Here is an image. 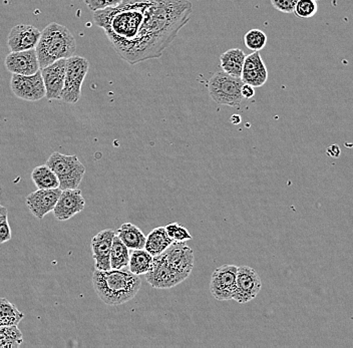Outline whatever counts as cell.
Segmentation results:
<instances>
[{"label":"cell","instance_id":"obj_1","mask_svg":"<svg viewBox=\"0 0 353 348\" xmlns=\"http://www.w3.org/2000/svg\"><path fill=\"white\" fill-rule=\"evenodd\" d=\"M193 14L190 0H145L143 23L123 61L137 65L159 59Z\"/></svg>","mask_w":353,"mask_h":348},{"label":"cell","instance_id":"obj_2","mask_svg":"<svg viewBox=\"0 0 353 348\" xmlns=\"http://www.w3.org/2000/svg\"><path fill=\"white\" fill-rule=\"evenodd\" d=\"M94 291L103 303L119 306L132 300L142 287L140 276L125 269L94 270Z\"/></svg>","mask_w":353,"mask_h":348},{"label":"cell","instance_id":"obj_3","mask_svg":"<svg viewBox=\"0 0 353 348\" xmlns=\"http://www.w3.org/2000/svg\"><path fill=\"white\" fill-rule=\"evenodd\" d=\"M35 52L41 70L59 59L74 56L77 52L76 39L65 25L52 23L41 32Z\"/></svg>","mask_w":353,"mask_h":348},{"label":"cell","instance_id":"obj_4","mask_svg":"<svg viewBox=\"0 0 353 348\" xmlns=\"http://www.w3.org/2000/svg\"><path fill=\"white\" fill-rule=\"evenodd\" d=\"M243 83L241 78L219 70L211 76L207 87L210 96L216 103L239 109L244 100L241 94Z\"/></svg>","mask_w":353,"mask_h":348},{"label":"cell","instance_id":"obj_5","mask_svg":"<svg viewBox=\"0 0 353 348\" xmlns=\"http://www.w3.org/2000/svg\"><path fill=\"white\" fill-rule=\"evenodd\" d=\"M46 165L59 178L61 191L79 188L85 174V167L76 155L68 156L54 152L46 161Z\"/></svg>","mask_w":353,"mask_h":348},{"label":"cell","instance_id":"obj_6","mask_svg":"<svg viewBox=\"0 0 353 348\" xmlns=\"http://www.w3.org/2000/svg\"><path fill=\"white\" fill-rule=\"evenodd\" d=\"M90 68V63L83 57L72 56L66 59L65 85L61 100L77 103L81 99V88Z\"/></svg>","mask_w":353,"mask_h":348},{"label":"cell","instance_id":"obj_7","mask_svg":"<svg viewBox=\"0 0 353 348\" xmlns=\"http://www.w3.org/2000/svg\"><path fill=\"white\" fill-rule=\"evenodd\" d=\"M157 257L186 279L191 274L195 263L194 251L186 245V242L174 241L165 252Z\"/></svg>","mask_w":353,"mask_h":348},{"label":"cell","instance_id":"obj_8","mask_svg":"<svg viewBox=\"0 0 353 348\" xmlns=\"http://www.w3.org/2000/svg\"><path fill=\"white\" fill-rule=\"evenodd\" d=\"M237 270V266L225 264L214 271L210 281V291L216 300H233Z\"/></svg>","mask_w":353,"mask_h":348},{"label":"cell","instance_id":"obj_9","mask_svg":"<svg viewBox=\"0 0 353 348\" xmlns=\"http://www.w3.org/2000/svg\"><path fill=\"white\" fill-rule=\"evenodd\" d=\"M10 88L14 96L23 101H37L46 98V87L41 70L32 76L13 74Z\"/></svg>","mask_w":353,"mask_h":348},{"label":"cell","instance_id":"obj_10","mask_svg":"<svg viewBox=\"0 0 353 348\" xmlns=\"http://www.w3.org/2000/svg\"><path fill=\"white\" fill-rule=\"evenodd\" d=\"M262 281L259 274L249 266H240L236 277V290L233 300L238 303H248L261 291Z\"/></svg>","mask_w":353,"mask_h":348},{"label":"cell","instance_id":"obj_11","mask_svg":"<svg viewBox=\"0 0 353 348\" xmlns=\"http://www.w3.org/2000/svg\"><path fill=\"white\" fill-rule=\"evenodd\" d=\"M61 194L59 188L37 189L26 196V206L37 219H43L44 216L54 211Z\"/></svg>","mask_w":353,"mask_h":348},{"label":"cell","instance_id":"obj_12","mask_svg":"<svg viewBox=\"0 0 353 348\" xmlns=\"http://www.w3.org/2000/svg\"><path fill=\"white\" fill-rule=\"evenodd\" d=\"M85 207V200L81 191L79 189H70L61 191L52 213L59 221H68L77 214L83 212Z\"/></svg>","mask_w":353,"mask_h":348},{"label":"cell","instance_id":"obj_13","mask_svg":"<svg viewBox=\"0 0 353 348\" xmlns=\"http://www.w3.org/2000/svg\"><path fill=\"white\" fill-rule=\"evenodd\" d=\"M66 59H59L52 65L41 68L46 98L48 100H61V92L65 85Z\"/></svg>","mask_w":353,"mask_h":348},{"label":"cell","instance_id":"obj_14","mask_svg":"<svg viewBox=\"0 0 353 348\" xmlns=\"http://www.w3.org/2000/svg\"><path fill=\"white\" fill-rule=\"evenodd\" d=\"M148 283L156 289H170L186 280L184 276L168 267L158 257H154L151 270L145 274Z\"/></svg>","mask_w":353,"mask_h":348},{"label":"cell","instance_id":"obj_15","mask_svg":"<svg viewBox=\"0 0 353 348\" xmlns=\"http://www.w3.org/2000/svg\"><path fill=\"white\" fill-rule=\"evenodd\" d=\"M6 70L19 76H32L41 70L35 48L24 52H11L4 61Z\"/></svg>","mask_w":353,"mask_h":348},{"label":"cell","instance_id":"obj_16","mask_svg":"<svg viewBox=\"0 0 353 348\" xmlns=\"http://www.w3.org/2000/svg\"><path fill=\"white\" fill-rule=\"evenodd\" d=\"M41 30L28 24H19L11 28L8 37L10 52H24L37 48L41 37Z\"/></svg>","mask_w":353,"mask_h":348},{"label":"cell","instance_id":"obj_17","mask_svg":"<svg viewBox=\"0 0 353 348\" xmlns=\"http://www.w3.org/2000/svg\"><path fill=\"white\" fill-rule=\"evenodd\" d=\"M117 233L112 229L101 231L92 240V257L97 270H110V250Z\"/></svg>","mask_w":353,"mask_h":348},{"label":"cell","instance_id":"obj_18","mask_svg":"<svg viewBox=\"0 0 353 348\" xmlns=\"http://www.w3.org/2000/svg\"><path fill=\"white\" fill-rule=\"evenodd\" d=\"M241 79L253 88L263 87L268 79V70L259 52H253L245 57Z\"/></svg>","mask_w":353,"mask_h":348},{"label":"cell","instance_id":"obj_19","mask_svg":"<svg viewBox=\"0 0 353 348\" xmlns=\"http://www.w3.org/2000/svg\"><path fill=\"white\" fill-rule=\"evenodd\" d=\"M244 52L240 48H231L220 57V67L223 72L235 78H241L245 61Z\"/></svg>","mask_w":353,"mask_h":348},{"label":"cell","instance_id":"obj_20","mask_svg":"<svg viewBox=\"0 0 353 348\" xmlns=\"http://www.w3.org/2000/svg\"><path fill=\"white\" fill-rule=\"evenodd\" d=\"M116 233L117 236L120 238L123 243L130 250L145 249L147 236L143 234L142 230L136 225L132 223L123 224Z\"/></svg>","mask_w":353,"mask_h":348},{"label":"cell","instance_id":"obj_21","mask_svg":"<svg viewBox=\"0 0 353 348\" xmlns=\"http://www.w3.org/2000/svg\"><path fill=\"white\" fill-rule=\"evenodd\" d=\"M173 242L174 240L168 235L165 227H158L148 235L145 249L150 254L156 257L165 252Z\"/></svg>","mask_w":353,"mask_h":348},{"label":"cell","instance_id":"obj_22","mask_svg":"<svg viewBox=\"0 0 353 348\" xmlns=\"http://www.w3.org/2000/svg\"><path fill=\"white\" fill-rule=\"evenodd\" d=\"M154 263V256L150 254L145 249L132 250L130 255L129 270L134 274L141 276L145 275Z\"/></svg>","mask_w":353,"mask_h":348},{"label":"cell","instance_id":"obj_23","mask_svg":"<svg viewBox=\"0 0 353 348\" xmlns=\"http://www.w3.org/2000/svg\"><path fill=\"white\" fill-rule=\"evenodd\" d=\"M32 180L37 189L59 188V180L48 165H41L33 169Z\"/></svg>","mask_w":353,"mask_h":348},{"label":"cell","instance_id":"obj_24","mask_svg":"<svg viewBox=\"0 0 353 348\" xmlns=\"http://www.w3.org/2000/svg\"><path fill=\"white\" fill-rule=\"evenodd\" d=\"M130 255H131L130 249L116 234L112 240V250H110V268L120 270L129 267Z\"/></svg>","mask_w":353,"mask_h":348},{"label":"cell","instance_id":"obj_25","mask_svg":"<svg viewBox=\"0 0 353 348\" xmlns=\"http://www.w3.org/2000/svg\"><path fill=\"white\" fill-rule=\"evenodd\" d=\"M24 318V314L8 299L0 297V326L17 325Z\"/></svg>","mask_w":353,"mask_h":348},{"label":"cell","instance_id":"obj_26","mask_svg":"<svg viewBox=\"0 0 353 348\" xmlns=\"http://www.w3.org/2000/svg\"><path fill=\"white\" fill-rule=\"evenodd\" d=\"M23 343V336L17 325L0 326V348H17Z\"/></svg>","mask_w":353,"mask_h":348},{"label":"cell","instance_id":"obj_27","mask_svg":"<svg viewBox=\"0 0 353 348\" xmlns=\"http://www.w3.org/2000/svg\"><path fill=\"white\" fill-rule=\"evenodd\" d=\"M244 43L246 48L251 52H260L266 45L267 35L262 30L254 28L245 34Z\"/></svg>","mask_w":353,"mask_h":348},{"label":"cell","instance_id":"obj_28","mask_svg":"<svg viewBox=\"0 0 353 348\" xmlns=\"http://www.w3.org/2000/svg\"><path fill=\"white\" fill-rule=\"evenodd\" d=\"M319 12L317 0H298L295 6L294 13L301 19H309Z\"/></svg>","mask_w":353,"mask_h":348},{"label":"cell","instance_id":"obj_29","mask_svg":"<svg viewBox=\"0 0 353 348\" xmlns=\"http://www.w3.org/2000/svg\"><path fill=\"white\" fill-rule=\"evenodd\" d=\"M165 228V230H167L168 235H169L174 241L187 242L193 238L192 235L190 234L186 227L176 223V222H175V223L168 224Z\"/></svg>","mask_w":353,"mask_h":348},{"label":"cell","instance_id":"obj_30","mask_svg":"<svg viewBox=\"0 0 353 348\" xmlns=\"http://www.w3.org/2000/svg\"><path fill=\"white\" fill-rule=\"evenodd\" d=\"M92 12L119 6L123 0H83Z\"/></svg>","mask_w":353,"mask_h":348},{"label":"cell","instance_id":"obj_31","mask_svg":"<svg viewBox=\"0 0 353 348\" xmlns=\"http://www.w3.org/2000/svg\"><path fill=\"white\" fill-rule=\"evenodd\" d=\"M298 0H271L273 8L278 12L283 13L294 12Z\"/></svg>","mask_w":353,"mask_h":348},{"label":"cell","instance_id":"obj_32","mask_svg":"<svg viewBox=\"0 0 353 348\" xmlns=\"http://www.w3.org/2000/svg\"><path fill=\"white\" fill-rule=\"evenodd\" d=\"M11 239V229L8 215L0 216V244L6 243Z\"/></svg>","mask_w":353,"mask_h":348},{"label":"cell","instance_id":"obj_33","mask_svg":"<svg viewBox=\"0 0 353 348\" xmlns=\"http://www.w3.org/2000/svg\"><path fill=\"white\" fill-rule=\"evenodd\" d=\"M241 94L244 100H250L255 96V88L248 83H243Z\"/></svg>","mask_w":353,"mask_h":348},{"label":"cell","instance_id":"obj_34","mask_svg":"<svg viewBox=\"0 0 353 348\" xmlns=\"http://www.w3.org/2000/svg\"><path fill=\"white\" fill-rule=\"evenodd\" d=\"M326 153H327V155L331 158H339L341 154V147L337 146V145H332V146L328 147Z\"/></svg>","mask_w":353,"mask_h":348},{"label":"cell","instance_id":"obj_35","mask_svg":"<svg viewBox=\"0 0 353 348\" xmlns=\"http://www.w3.org/2000/svg\"><path fill=\"white\" fill-rule=\"evenodd\" d=\"M231 121L233 122V124L238 125L241 122V118H240L238 114H234V116H232Z\"/></svg>","mask_w":353,"mask_h":348},{"label":"cell","instance_id":"obj_36","mask_svg":"<svg viewBox=\"0 0 353 348\" xmlns=\"http://www.w3.org/2000/svg\"><path fill=\"white\" fill-rule=\"evenodd\" d=\"M8 215V209L0 204V216Z\"/></svg>","mask_w":353,"mask_h":348},{"label":"cell","instance_id":"obj_37","mask_svg":"<svg viewBox=\"0 0 353 348\" xmlns=\"http://www.w3.org/2000/svg\"><path fill=\"white\" fill-rule=\"evenodd\" d=\"M317 1H319V0H317Z\"/></svg>","mask_w":353,"mask_h":348}]
</instances>
